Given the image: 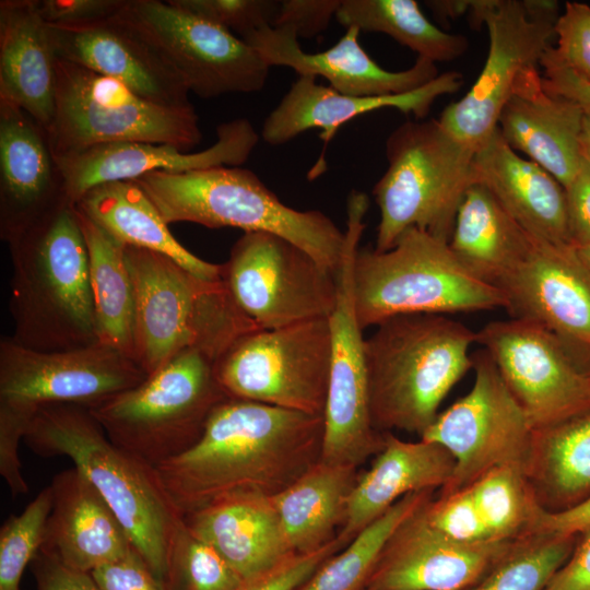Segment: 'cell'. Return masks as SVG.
Masks as SVG:
<instances>
[{"instance_id":"1","label":"cell","mask_w":590,"mask_h":590,"mask_svg":"<svg viewBox=\"0 0 590 590\" xmlns=\"http://www.w3.org/2000/svg\"><path fill=\"white\" fill-rule=\"evenodd\" d=\"M323 415L227 398L199 439L160 464V480L184 517L224 496L272 497L321 458Z\"/></svg>"},{"instance_id":"2","label":"cell","mask_w":590,"mask_h":590,"mask_svg":"<svg viewBox=\"0 0 590 590\" xmlns=\"http://www.w3.org/2000/svg\"><path fill=\"white\" fill-rule=\"evenodd\" d=\"M8 245L11 340L42 352L98 343L88 252L74 205H60Z\"/></svg>"},{"instance_id":"3","label":"cell","mask_w":590,"mask_h":590,"mask_svg":"<svg viewBox=\"0 0 590 590\" xmlns=\"http://www.w3.org/2000/svg\"><path fill=\"white\" fill-rule=\"evenodd\" d=\"M24 440L42 457H68L105 499L133 547L164 582L172 539L182 520L156 468L116 446L84 406L38 408Z\"/></svg>"},{"instance_id":"4","label":"cell","mask_w":590,"mask_h":590,"mask_svg":"<svg viewBox=\"0 0 590 590\" xmlns=\"http://www.w3.org/2000/svg\"><path fill=\"white\" fill-rule=\"evenodd\" d=\"M376 327L365 338L374 426L422 436L451 388L473 368L476 332L435 314L399 315Z\"/></svg>"},{"instance_id":"5","label":"cell","mask_w":590,"mask_h":590,"mask_svg":"<svg viewBox=\"0 0 590 590\" xmlns=\"http://www.w3.org/2000/svg\"><path fill=\"white\" fill-rule=\"evenodd\" d=\"M134 291L133 359L149 375L186 350L214 359L259 329L222 279L204 280L172 258L125 246Z\"/></svg>"},{"instance_id":"6","label":"cell","mask_w":590,"mask_h":590,"mask_svg":"<svg viewBox=\"0 0 590 590\" xmlns=\"http://www.w3.org/2000/svg\"><path fill=\"white\" fill-rule=\"evenodd\" d=\"M134 181L167 225L190 222L271 233L334 273L340 264L345 232L320 211L284 204L250 169L219 166L181 174L152 172Z\"/></svg>"},{"instance_id":"7","label":"cell","mask_w":590,"mask_h":590,"mask_svg":"<svg viewBox=\"0 0 590 590\" xmlns=\"http://www.w3.org/2000/svg\"><path fill=\"white\" fill-rule=\"evenodd\" d=\"M475 152L436 119L397 127L386 141L387 169L373 188L379 209L374 249H390L410 227L449 243L459 205L477 182Z\"/></svg>"},{"instance_id":"8","label":"cell","mask_w":590,"mask_h":590,"mask_svg":"<svg viewBox=\"0 0 590 590\" xmlns=\"http://www.w3.org/2000/svg\"><path fill=\"white\" fill-rule=\"evenodd\" d=\"M353 290L363 330L399 315L506 307L503 291L469 272L449 243L416 227L405 229L386 251L359 248Z\"/></svg>"},{"instance_id":"9","label":"cell","mask_w":590,"mask_h":590,"mask_svg":"<svg viewBox=\"0 0 590 590\" xmlns=\"http://www.w3.org/2000/svg\"><path fill=\"white\" fill-rule=\"evenodd\" d=\"M215 363L200 350L182 351L140 385L88 410L116 446L157 468L189 449L228 398Z\"/></svg>"},{"instance_id":"10","label":"cell","mask_w":590,"mask_h":590,"mask_svg":"<svg viewBox=\"0 0 590 590\" xmlns=\"http://www.w3.org/2000/svg\"><path fill=\"white\" fill-rule=\"evenodd\" d=\"M47 132L56 158L113 142L168 143L189 152L202 139L193 106L153 103L114 78L59 58Z\"/></svg>"},{"instance_id":"11","label":"cell","mask_w":590,"mask_h":590,"mask_svg":"<svg viewBox=\"0 0 590 590\" xmlns=\"http://www.w3.org/2000/svg\"><path fill=\"white\" fill-rule=\"evenodd\" d=\"M368 206L365 193L351 192L345 243L335 272L337 303L329 317L331 361L320 458L356 468L380 451L385 441V433L377 430L371 420L364 330L358 322L353 290L354 261Z\"/></svg>"},{"instance_id":"12","label":"cell","mask_w":590,"mask_h":590,"mask_svg":"<svg viewBox=\"0 0 590 590\" xmlns=\"http://www.w3.org/2000/svg\"><path fill=\"white\" fill-rule=\"evenodd\" d=\"M559 15L552 0H471L467 16L473 27L486 26L488 54L470 91L441 113L442 127L477 150L497 129L519 79L553 46Z\"/></svg>"},{"instance_id":"13","label":"cell","mask_w":590,"mask_h":590,"mask_svg":"<svg viewBox=\"0 0 590 590\" xmlns=\"http://www.w3.org/2000/svg\"><path fill=\"white\" fill-rule=\"evenodd\" d=\"M331 361L329 318L239 337L216 361L228 398L323 415Z\"/></svg>"},{"instance_id":"14","label":"cell","mask_w":590,"mask_h":590,"mask_svg":"<svg viewBox=\"0 0 590 590\" xmlns=\"http://www.w3.org/2000/svg\"><path fill=\"white\" fill-rule=\"evenodd\" d=\"M474 382L470 391L439 413L421 439L442 446L453 458L447 495L469 487L485 473L516 468L529 474L535 429L484 350L472 355Z\"/></svg>"},{"instance_id":"15","label":"cell","mask_w":590,"mask_h":590,"mask_svg":"<svg viewBox=\"0 0 590 590\" xmlns=\"http://www.w3.org/2000/svg\"><path fill=\"white\" fill-rule=\"evenodd\" d=\"M114 19L149 43L200 97L266 85L271 67L252 46L168 0H126Z\"/></svg>"},{"instance_id":"16","label":"cell","mask_w":590,"mask_h":590,"mask_svg":"<svg viewBox=\"0 0 590 590\" xmlns=\"http://www.w3.org/2000/svg\"><path fill=\"white\" fill-rule=\"evenodd\" d=\"M221 279L259 329L329 318L337 303L335 273L271 233H244L222 264Z\"/></svg>"},{"instance_id":"17","label":"cell","mask_w":590,"mask_h":590,"mask_svg":"<svg viewBox=\"0 0 590 590\" xmlns=\"http://www.w3.org/2000/svg\"><path fill=\"white\" fill-rule=\"evenodd\" d=\"M476 343L489 354L535 430L590 412V376L543 327L496 320L476 332Z\"/></svg>"},{"instance_id":"18","label":"cell","mask_w":590,"mask_h":590,"mask_svg":"<svg viewBox=\"0 0 590 590\" xmlns=\"http://www.w3.org/2000/svg\"><path fill=\"white\" fill-rule=\"evenodd\" d=\"M148 377L137 362L102 343L56 352L0 341V400L38 409L48 404L95 408Z\"/></svg>"},{"instance_id":"19","label":"cell","mask_w":590,"mask_h":590,"mask_svg":"<svg viewBox=\"0 0 590 590\" xmlns=\"http://www.w3.org/2000/svg\"><path fill=\"white\" fill-rule=\"evenodd\" d=\"M510 318L551 332L585 371L590 369V272L574 246L532 236L523 260L498 285Z\"/></svg>"},{"instance_id":"20","label":"cell","mask_w":590,"mask_h":590,"mask_svg":"<svg viewBox=\"0 0 590 590\" xmlns=\"http://www.w3.org/2000/svg\"><path fill=\"white\" fill-rule=\"evenodd\" d=\"M216 141L197 153L168 143L113 142L98 144L56 158L64 180L68 203L75 205L95 186L135 180L152 173L181 174L219 166L239 167L259 142V134L246 118L216 128Z\"/></svg>"},{"instance_id":"21","label":"cell","mask_w":590,"mask_h":590,"mask_svg":"<svg viewBox=\"0 0 590 590\" xmlns=\"http://www.w3.org/2000/svg\"><path fill=\"white\" fill-rule=\"evenodd\" d=\"M426 503L389 538L364 589L463 590L516 541L464 543L453 540L427 521Z\"/></svg>"},{"instance_id":"22","label":"cell","mask_w":590,"mask_h":590,"mask_svg":"<svg viewBox=\"0 0 590 590\" xmlns=\"http://www.w3.org/2000/svg\"><path fill=\"white\" fill-rule=\"evenodd\" d=\"M64 203V180L46 128L0 102L1 239L10 244Z\"/></svg>"},{"instance_id":"23","label":"cell","mask_w":590,"mask_h":590,"mask_svg":"<svg viewBox=\"0 0 590 590\" xmlns=\"http://www.w3.org/2000/svg\"><path fill=\"white\" fill-rule=\"evenodd\" d=\"M361 31L346 27L330 48L315 54L302 49L298 37L288 27L264 26L244 40L270 66L287 67L299 76H321L330 87L351 96H388L416 90L439 75L436 64L418 58L409 69L389 71L379 66L359 44Z\"/></svg>"},{"instance_id":"24","label":"cell","mask_w":590,"mask_h":590,"mask_svg":"<svg viewBox=\"0 0 590 590\" xmlns=\"http://www.w3.org/2000/svg\"><path fill=\"white\" fill-rule=\"evenodd\" d=\"M48 26L57 58L114 78L153 103L192 106L179 74L149 43L114 17L87 26Z\"/></svg>"},{"instance_id":"25","label":"cell","mask_w":590,"mask_h":590,"mask_svg":"<svg viewBox=\"0 0 590 590\" xmlns=\"http://www.w3.org/2000/svg\"><path fill=\"white\" fill-rule=\"evenodd\" d=\"M462 84L461 73L448 71L404 94L351 96L302 75L266 118L261 138L270 145H281L309 129H320L327 143L345 122L381 108H396L421 120L438 97L459 91Z\"/></svg>"},{"instance_id":"26","label":"cell","mask_w":590,"mask_h":590,"mask_svg":"<svg viewBox=\"0 0 590 590\" xmlns=\"http://www.w3.org/2000/svg\"><path fill=\"white\" fill-rule=\"evenodd\" d=\"M583 114L575 102L547 91L534 68L519 79L497 128L515 151L526 153L565 188L580 164Z\"/></svg>"},{"instance_id":"27","label":"cell","mask_w":590,"mask_h":590,"mask_svg":"<svg viewBox=\"0 0 590 590\" xmlns=\"http://www.w3.org/2000/svg\"><path fill=\"white\" fill-rule=\"evenodd\" d=\"M44 551L66 566L92 573L135 550L105 499L76 469L56 474Z\"/></svg>"},{"instance_id":"28","label":"cell","mask_w":590,"mask_h":590,"mask_svg":"<svg viewBox=\"0 0 590 590\" xmlns=\"http://www.w3.org/2000/svg\"><path fill=\"white\" fill-rule=\"evenodd\" d=\"M453 470V458L439 444L408 441L385 433L384 446L370 467L358 473L338 540L345 546L408 494L442 488Z\"/></svg>"},{"instance_id":"29","label":"cell","mask_w":590,"mask_h":590,"mask_svg":"<svg viewBox=\"0 0 590 590\" xmlns=\"http://www.w3.org/2000/svg\"><path fill=\"white\" fill-rule=\"evenodd\" d=\"M474 166L477 182L529 234L573 246L565 188L540 165L518 155L498 128L477 148Z\"/></svg>"},{"instance_id":"30","label":"cell","mask_w":590,"mask_h":590,"mask_svg":"<svg viewBox=\"0 0 590 590\" xmlns=\"http://www.w3.org/2000/svg\"><path fill=\"white\" fill-rule=\"evenodd\" d=\"M57 56L37 0L0 1V102L48 129L55 109Z\"/></svg>"},{"instance_id":"31","label":"cell","mask_w":590,"mask_h":590,"mask_svg":"<svg viewBox=\"0 0 590 590\" xmlns=\"http://www.w3.org/2000/svg\"><path fill=\"white\" fill-rule=\"evenodd\" d=\"M184 521L244 580L296 554L287 543L272 497L227 495L184 516Z\"/></svg>"},{"instance_id":"32","label":"cell","mask_w":590,"mask_h":590,"mask_svg":"<svg viewBox=\"0 0 590 590\" xmlns=\"http://www.w3.org/2000/svg\"><path fill=\"white\" fill-rule=\"evenodd\" d=\"M74 208L125 246L165 255L201 279H221L222 264L204 261L184 247L134 180L95 186Z\"/></svg>"},{"instance_id":"33","label":"cell","mask_w":590,"mask_h":590,"mask_svg":"<svg viewBox=\"0 0 590 590\" xmlns=\"http://www.w3.org/2000/svg\"><path fill=\"white\" fill-rule=\"evenodd\" d=\"M529 234L481 182L465 192L449 246L474 276L498 287L530 250Z\"/></svg>"},{"instance_id":"34","label":"cell","mask_w":590,"mask_h":590,"mask_svg":"<svg viewBox=\"0 0 590 590\" xmlns=\"http://www.w3.org/2000/svg\"><path fill=\"white\" fill-rule=\"evenodd\" d=\"M358 468L319 460L293 484L272 496L291 550L314 552L334 540L342 528Z\"/></svg>"},{"instance_id":"35","label":"cell","mask_w":590,"mask_h":590,"mask_svg":"<svg viewBox=\"0 0 590 590\" xmlns=\"http://www.w3.org/2000/svg\"><path fill=\"white\" fill-rule=\"evenodd\" d=\"M75 211L88 252L98 343L133 358L134 291L125 245Z\"/></svg>"},{"instance_id":"36","label":"cell","mask_w":590,"mask_h":590,"mask_svg":"<svg viewBox=\"0 0 590 590\" xmlns=\"http://www.w3.org/2000/svg\"><path fill=\"white\" fill-rule=\"evenodd\" d=\"M528 477L545 508H569L590 496V412L535 430Z\"/></svg>"},{"instance_id":"37","label":"cell","mask_w":590,"mask_h":590,"mask_svg":"<svg viewBox=\"0 0 590 590\" xmlns=\"http://www.w3.org/2000/svg\"><path fill=\"white\" fill-rule=\"evenodd\" d=\"M335 19L345 28L386 34L434 63L455 60L469 46L465 36L432 23L414 0H342Z\"/></svg>"},{"instance_id":"38","label":"cell","mask_w":590,"mask_h":590,"mask_svg":"<svg viewBox=\"0 0 590 590\" xmlns=\"http://www.w3.org/2000/svg\"><path fill=\"white\" fill-rule=\"evenodd\" d=\"M434 493L422 491L402 497L343 548L327 558L295 590H363L389 538Z\"/></svg>"},{"instance_id":"39","label":"cell","mask_w":590,"mask_h":590,"mask_svg":"<svg viewBox=\"0 0 590 590\" xmlns=\"http://www.w3.org/2000/svg\"><path fill=\"white\" fill-rule=\"evenodd\" d=\"M467 488L495 540L514 541L532 534L544 508L520 469L492 470Z\"/></svg>"},{"instance_id":"40","label":"cell","mask_w":590,"mask_h":590,"mask_svg":"<svg viewBox=\"0 0 590 590\" xmlns=\"http://www.w3.org/2000/svg\"><path fill=\"white\" fill-rule=\"evenodd\" d=\"M575 538L530 534L518 539L463 590H545L570 556Z\"/></svg>"},{"instance_id":"41","label":"cell","mask_w":590,"mask_h":590,"mask_svg":"<svg viewBox=\"0 0 590 590\" xmlns=\"http://www.w3.org/2000/svg\"><path fill=\"white\" fill-rule=\"evenodd\" d=\"M243 582L214 547L190 532L182 518L168 548L166 590H238Z\"/></svg>"},{"instance_id":"42","label":"cell","mask_w":590,"mask_h":590,"mask_svg":"<svg viewBox=\"0 0 590 590\" xmlns=\"http://www.w3.org/2000/svg\"><path fill=\"white\" fill-rule=\"evenodd\" d=\"M52 507L50 485L0 529V590H21L24 569L42 547Z\"/></svg>"},{"instance_id":"43","label":"cell","mask_w":590,"mask_h":590,"mask_svg":"<svg viewBox=\"0 0 590 590\" xmlns=\"http://www.w3.org/2000/svg\"><path fill=\"white\" fill-rule=\"evenodd\" d=\"M231 33L246 36L272 26L280 8L275 0H168Z\"/></svg>"},{"instance_id":"44","label":"cell","mask_w":590,"mask_h":590,"mask_svg":"<svg viewBox=\"0 0 590 590\" xmlns=\"http://www.w3.org/2000/svg\"><path fill=\"white\" fill-rule=\"evenodd\" d=\"M427 521L447 536L464 543L495 540L485 524L469 488L432 497L424 506Z\"/></svg>"},{"instance_id":"45","label":"cell","mask_w":590,"mask_h":590,"mask_svg":"<svg viewBox=\"0 0 590 590\" xmlns=\"http://www.w3.org/2000/svg\"><path fill=\"white\" fill-rule=\"evenodd\" d=\"M37 410L0 400V474L13 497L28 492L17 449Z\"/></svg>"},{"instance_id":"46","label":"cell","mask_w":590,"mask_h":590,"mask_svg":"<svg viewBox=\"0 0 590 590\" xmlns=\"http://www.w3.org/2000/svg\"><path fill=\"white\" fill-rule=\"evenodd\" d=\"M555 52L578 76L590 82V7L566 2L555 24Z\"/></svg>"},{"instance_id":"47","label":"cell","mask_w":590,"mask_h":590,"mask_svg":"<svg viewBox=\"0 0 590 590\" xmlns=\"http://www.w3.org/2000/svg\"><path fill=\"white\" fill-rule=\"evenodd\" d=\"M343 547L335 538L314 552L293 554L270 569L245 579L238 590H295L327 558Z\"/></svg>"},{"instance_id":"48","label":"cell","mask_w":590,"mask_h":590,"mask_svg":"<svg viewBox=\"0 0 590 590\" xmlns=\"http://www.w3.org/2000/svg\"><path fill=\"white\" fill-rule=\"evenodd\" d=\"M126 0H37L39 13L50 26L79 27L116 16Z\"/></svg>"},{"instance_id":"49","label":"cell","mask_w":590,"mask_h":590,"mask_svg":"<svg viewBox=\"0 0 590 590\" xmlns=\"http://www.w3.org/2000/svg\"><path fill=\"white\" fill-rule=\"evenodd\" d=\"M342 0H283L272 24L288 27L297 37L311 38L328 28Z\"/></svg>"},{"instance_id":"50","label":"cell","mask_w":590,"mask_h":590,"mask_svg":"<svg viewBox=\"0 0 590 590\" xmlns=\"http://www.w3.org/2000/svg\"><path fill=\"white\" fill-rule=\"evenodd\" d=\"M91 575L101 590H166L135 550L97 567Z\"/></svg>"},{"instance_id":"51","label":"cell","mask_w":590,"mask_h":590,"mask_svg":"<svg viewBox=\"0 0 590 590\" xmlns=\"http://www.w3.org/2000/svg\"><path fill=\"white\" fill-rule=\"evenodd\" d=\"M565 193L570 238L578 247L590 241V150L585 143L579 167Z\"/></svg>"},{"instance_id":"52","label":"cell","mask_w":590,"mask_h":590,"mask_svg":"<svg viewBox=\"0 0 590 590\" xmlns=\"http://www.w3.org/2000/svg\"><path fill=\"white\" fill-rule=\"evenodd\" d=\"M31 567L37 590H101L90 573L70 568L40 550Z\"/></svg>"},{"instance_id":"53","label":"cell","mask_w":590,"mask_h":590,"mask_svg":"<svg viewBox=\"0 0 590 590\" xmlns=\"http://www.w3.org/2000/svg\"><path fill=\"white\" fill-rule=\"evenodd\" d=\"M543 68V86L557 95L578 104L585 111H590V82L578 76L569 69L551 46L540 61Z\"/></svg>"},{"instance_id":"54","label":"cell","mask_w":590,"mask_h":590,"mask_svg":"<svg viewBox=\"0 0 590 590\" xmlns=\"http://www.w3.org/2000/svg\"><path fill=\"white\" fill-rule=\"evenodd\" d=\"M590 527V496L578 504L557 511L543 508L532 534L576 536Z\"/></svg>"},{"instance_id":"55","label":"cell","mask_w":590,"mask_h":590,"mask_svg":"<svg viewBox=\"0 0 590 590\" xmlns=\"http://www.w3.org/2000/svg\"><path fill=\"white\" fill-rule=\"evenodd\" d=\"M580 535V541L545 590H590V527Z\"/></svg>"},{"instance_id":"56","label":"cell","mask_w":590,"mask_h":590,"mask_svg":"<svg viewBox=\"0 0 590 590\" xmlns=\"http://www.w3.org/2000/svg\"><path fill=\"white\" fill-rule=\"evenodd\" d=\"M427 5L432 11L440 19H457L461 15L468 14L470 8V0H440V1H427Z\"/></svg>"},{"instance_id":"57","label":"cell","mask_w":590,"mask_h":590,"mask_svg":"<svg viewBox=\"0 0 590 590\" xmlns=\"http://www.w3.org/2000/svg\"><path fill=\"white\" fill-rule=\"evenodd\" d=\"M575 249H576V252H577L580 261L583 263V266L590 272V241L585 244V245L575 247Z\"/></svg>"},{"instance_id":"58","label":"cell","mask_w":590,"mask_h":590,"mask_svg":"<svg viewBox=\"0 0 590 590\" xmlns=\"http://www.w3.org/2000/svg\"><path fill=\"white\" fill-rule=\"evenodd\" d=\"M582 141L590 150V111H585L582 120Z\"/></svg>"},{"instance_id":"59","label":"cell","mask_w":590,"mask_h":590,"mask_svg":"<svg viewBox=\"0 0 590 590\" xmlns=\"http://www.w3.org/2000/svg\"><path fill=\"white\" fill-rule=\"evenodd\" d=\"M588 375L590 376V369H589V371H588Z\"/></svg>"},{"instance_id":"60","label":"cell","mask_w":590,"mask_h":590,"mask_svg":"<svg viewBox=\"0 0 590 590\" xmlns=\"http://www.w3.org/2000/svg\"><path fill=\"white\" fill-rule=\"evenodd\" d=\"M363 590H368V589H363Z\"/></svg>"}]
</instances>
